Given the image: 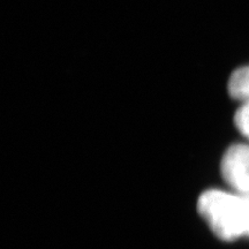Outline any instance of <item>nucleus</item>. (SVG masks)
<instances>
[{
	"label": "nucleus",
	"instance_id": "nucleus-1",
	"mask_svg": "<svg viewBox=\"0 0 249 249\" xmlns=\"http://www.w3.org/2000/svg\"><path fill=\"white\" fill-rule=\"evenodd\" d=\"M197 211L213 234L224 241L246 235L245 205L240 194L209 189L201 194Z\"/></svg>",
	"mask_w": 249,
	"mask_h": 249
},
{
	"label": "nucleus",
	"instance_id": "nucleus-2",
	"mask_svg": "<svg viewBox=\"0 0 249 249\" xmlns=\"http://www.w3.org/2000/svg\"><path fill=\"white\" fill-rule=\"evenodd\" d=\"M222 177L236 194L249 193V145L236 143L224 152L220 163Z\"/></svg>",
	"mask_w": 249,
	"mask_h": 249
},
{
	"label": "nucleus",
	"instance_id": "nucleus-3",
	"mask_svg": "<svg viewBox=\"0 0 249 249\" xmlns=\"http://www.w3.org/2000/svg\"><path fill=\"white\" fill-rule=\"evenodd\" d=\"M227 91L236 101L249 102V65L233 71L227 82Z\"/></svg>",
	"mask_w": 249,
	"mask_h": 249
},
{
	"label": "nucleus",
	"instance_id": "nucleus-4",
	"mask_svg": "<svg viewBox=\"0 0 249 249\" xmlns=\"http://www.w3.org/2000/svg\"><path fill=\"white\" fill-rule=\"evenodd\" d=\"M234 124L239 133L249 140V102H244L236 110Z\"/></svg>",
	"mask_w": 249,
	"mask_h": 249
},
{
	"label": "nucleus",
	"instance_id": "nucleus-5",
	"mask_svg": "<svg viewBox=\"0 0 249 249\" xmlns=\"http://www.w3.org/2000/svg\"><path fill=\"white\" fill-rule=\"evenodd\" d=\"M245 205V223H246V235L249 236V193L242 194Z\"/></svg>",
	"mask_w": 249,
	"mask_h": 249
}]
</instances>
